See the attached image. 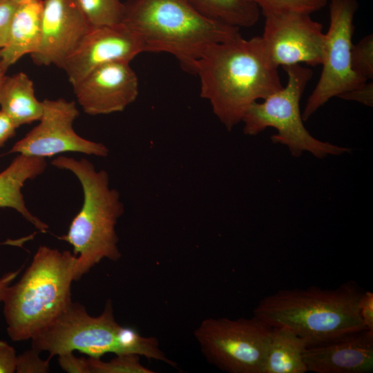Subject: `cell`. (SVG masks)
Here are the masks:
<instances>
[{"label": "cell", "instance_id": "cell-1", "mask_svg": "<svg viewBox=\"0 0 373 373\" xmlns=\"http://www.w3.org/2000/svg\"><path fill=\"white\" fill-rule=\"evenodd\" d=\"M200 82V96L228 131L241 122L248 107L279 90L276 67L261 36L245 39L240 34L209 46L194 65Z\"/></svg>", "mask_w": 373, "mask_h": 373}, {"label": "cell", "instance_id": "cell-2", "mask_svg": "<svg viewBox=\"0 0 373 373\" xmlns=\"http://www.w3.org/2000/svg\"><path fill=\"white\" fill-rule=\"evenodd\" d=\"M122 23L137 35L144 52L169 53L193 74L209 46L240 35V28L207 17L189 0H130Z\"/></svg>", "mask_w": 373, "mask_h": 373}, {"label": "cell", "instance_id": "cell-3", "mask_svg": "<svg viewBox=\"0 0 373 373\" xmlns=\"http://www.w3.org/2000/svg\"><path fill=\"white\" fill-rule=\"evenodd\" d=\"M363 291L354 282L334 289H285L261 299L254 316L271 327L287 328L307 346L367 329L358 303Z\"/></svg>", "mask_w": 373, "mask_h": 373}, {"label": "cell", "instance_id": "cell-4", "mask_svg": "<svg viewBox=\"0 0 373 373\" xmlns=\"http://www.w3.org/2000/svg\"><path fill=\"white\" fill-rule=\"evenodd\" d=\"M77 256L41 246L20 280L3 300L7 332L13 341L31 339L72 302Z\"/></svg>", "mask_w": 373, "mask_h": 373}, {"label": "cell", "instance_id": "cell-5", "mask_svg": "<svg viewBox=\"0 0 373 373\" xmlns=\"http://www.w3.org/2000/svg\"><path fill=\"white\" fill-rule=\"evenodd\" d=\"M51 163L71 171L83 189L82 209L71 222L67 234L59 237L73 247V254L77 256L75 280H78L102 260L117 261L120 258L115 226L124 213V204L119 192L110 188L106 171H97L88 160L59 156Z\"/></svg>", "mask_w": 373, "mask_h": 373}, {"label": "cell", "instance_id": "cell-6", "mask_svg": "<svg viewBox=\"0 0 373 373\" xmlns=\"http://www.w3.org/2000/svg\"><path fill=\"white\" fill-rule=\"evenodd\" d=\"M283 68L287 76V84L262 102H254L248 107L241 121L244 133L256 135L269 127L274 128L277 133L271 136L272 142L287 146L294 157L303 152L319 159L350 153V148L316 139L304 126L300 103L313 71L301 64Z\"/></svg>", "mask_w": 373, "mask_h": 373}, {"label": "cell", "instance_id": "cell-7", "mask_svg": "<svg viewBox=\"0 0 373 373\" xmlns=\"http://www.w3.org/2000/svg\"><path fill=\"white\" fill-rule=\"evenodd\" d=\"M122 327L115 319L111 300L98 316H90L82 305L71 302L51 324L31 338L32 348L48 352L49 358L74 350L94 358L108 353L124 354Z\"/></svg>", "mask_w": 373, "mask_h": 373}, {"label": "cell", "instance_id": "cell-8", "mask_svg": "<svg viewBox=\"0 0 373 373\" xmlns=\"http://www.w3.org/2000/svg\"><path fill=\"white\" fill-rule=\"evenodd\" d=\"M272 327L256 318H207L194 332L210 363L229 373H262Z\"/></svg>", "mask_w": 373, "mask_h": 373}, {"label": "cell", "instance_id": "cell-9", "mask_svg": "<svg viewBox=\"0 0 373 373\" xmlns=\"http://www.w3.org/2000/svg\"><path fill=\"white\" fill-rule=\"evenodd\" d=\"M329 24L325 33L322 71L309 96L302 117L307 121L330 99L363 84L351 66L354 16L358 0H329Z\"/></svg>", "mask_w": 373, "mask_h": 373}, {"label": "cell", "instance_id": "cell-10", "mask_svg": "<svg viewBox=\"0 0 373 373\" xmlns=\"http://www.w3.org/2000/svg\"><path fill=\"white\" fill-rule=\"evenodd\" d=\"M39 123L17 142L9 153L51 157L65 152H77L105 157L108 149L100 142L83 138L73 129L79 111L73 101L59 98L44 99Z\"/></svg>", "mask_w": 373, "mask_h": 373}, {"label": "cell", "instance_id": "cell-11", "mask_svg": "<svg viewBox=\"0 0 373 373\" xmlns=\"http://www.w3.org/2000/svg\"><path fill=\"white\" fill-rule=\"evenodd\" d=\"M264 17L261 38L270 60L276 67L302 63L310 66L322 64L323 26L310 14L289 11Z\"/></svg>", "mask_w": 373, "mask_h": 373}, {"label": "cell", "instance_id": "cell-12", "mask_svg": "<svg viewBox=\"0 0 373 373\" xmlns=\"http://www.w3.org/2000/svg\"><path fill=\"white\" fill-rule=\"evenodd\" d=\"M143 52L139 37L123 23L91 26L61 68L73 86L102 65L115 61L130 62Z\"/></svg>", "mask_w": 373, "mask_h": 373}, {"label": "cell", "instance_id": "cell-13", "mask_svg": "<svg viewBox=\"0 0 373 373\" xmlns=\"http://www.w3.org/2000/svg\"><path fill=\"white\" fill-rule=\"evenodd\" d=\"M73 88L83 111L91 115L122 111L136 99L139 93L137 75L127 61L102 65Z\"/></svg>", "mask_w": 373, "mask_h": 373}, {"label": "cell", "instance_id": "cell-14", "mask_svg": "<svg viewBox=\"0 0 373 373\" xmlns=\"http://www.w3.org/2000/svg\"><path fill=\"white\" fill-rule=\"evenodd\" d=\"M90 27L76 0H43L41 41L31 55L34 62L61 68Z\"/></svg>", "mask_w": 373, "mask_h": 373}, {"label": "cell", "instance_id": "cell-15", "mask_svg": "<svg viewBox=\"0 0 373 373\" xmlns=\"http://www.w3.org/2000/svg\"><path fill=\"white\" fill-rule=\"evenodd\" d=\"M303 360L307 372L370 373L373 370V331L364 329L307 346Z\"/></svg>", "mask_w": 373, "mask_h": 373}, {"label": "cell", "instance_id": "cell-16", "mask_svg": "<svg viewBox=\"0 0 373 373\" xmlns=\"http://www.w3.org/2000/svg\"><path fill=\"white\" fill-rule=\"evenodd\" d=\"M43 0L19 3L13 15L6 46L0 50V63L7 69L23 56L33 55L39 46Z\"/></svg>", "mask_w": 373, "mask_h": 373}, {"label": "cell", "instance_id": "cell-17", "mask_svg": "<svg viewBox=\"0 0 373 373\" xmlns=\"http://www.w3.org/2000/svg\"><path fill=\"white\" fill-rule=\"evenodd\" d=\"M47 166L44 157L19 154L0 173V208H12L37 229L45 232L48 225L33 216L25 204L21 189L28 180L41 174Z\"/></svg>", "mask_w": 373, "mask_h": 373}, {"label": "cell", "instance_id": "cell-18", "mask_svg": "<svg viewBox=\"0 0 373 373\" xmlns=\"http://www.w3.org/2000/svg\"><path fill=\"white\" fill-rule=\"evenodd\" d=\"M0 106L17 128L39 121L43 102L35 95L32 81L24 73L6 76L0 89Z\"/></svg>", "mask_w": 373, "mask_h": 373}, {"label": "cell", "instance_id": "cell-19", "mask_svg": "<svg viewBox=\"0 0 373 373\" xmlns=\"http://www.w3.org/2000/svg\"><path fill=\"white\" fill-rule=\"evenodd\" d=\"M307 345L293 331L272 327L262 373H305L303 353Z\"/></svg>", "mask_w": 373, "mask_h": 373}, {"label": "cell", "instance_id": "cell-20", "mask_svg": "<svg viewBox=\"0 0 373 373\" xmlns=\"http://www.w3.org/2000/svg\"><path fill=\"white\" fill-rule=\"evenodd\" d=\"M207 17L238 28L254 26L260 10L253 0H189Z\"/></svg>", "mask_w": 373, "mask_h": 373}, {"label": "cell", "instance_id": "cell-21", "mask_svg": "<svg viewBox=\"0 0 373 373\" xmlns=\"http://www.w3.org/2000/svg\"><path fill=\"white\" fill-rule=\"evenodd\" d=\"M91 26L117 25L122 23L124 3L120 0H76Z\"/></svg>", "mask_w": 373, "mask_h": 373}, {"label": "cell", "instance_id": "cell-22", "mask_svg": "<svg viewBox=\"0 0 373 373\" xmlns=\"http://www.w3.org/2000/svg\"><path fill=\"white\" fill-rule=\"evenodd\" d=\"M136 354H119L108 362L100 358H88L90 373H153L144 367Z\"/></svg>", "mask_w": 373, "mask_h": 373}, {"label": "cell", "instance_id": "cell-23", "mask_svg": "<svg viewBox=\"0 0 373 373\" xmlns=\"http://www.w3.org/2000/svg\"><path fill=\"white\" fill-rule=\"evenodd\" d=\"M351 66L355 75L363 82L373 79V35H367L352 45Z\"/></svg>", "mask_w": 373, "mask_h": 373}, {"label": "cell", "instance_id": "cell-24", "mask_svg": "<svg viewBox=\"0 0 373 373\" xmlns=\"http://www.w3.org/2000/svg\"><path fill=\"white\" fill-rule=\"evenodd\" d=\"M264 16L284 12L308 14L322 9L329 0H253Z\"/></svg>", "mask_w": 373, "mask_h": 373}, {"label": "cell", "instance_id": "cell-25", "mask_svg": "<svg viewBox=\"0 0 373 373\" xmlns=\"http://www.w3.org/2000/svg\"><path fill=\"white\" fill-rule=\"evenodd\" d=\"M39 352L28 350L17 357L16 372L19 373H46L49 372V361L43 360Z\"/></svg>", "mask_w": 373, "mask_h": 373}, {"label": "cell", "instance_id": "cell-26", "mask_svg": "<svg viewBox=\"0 0 373 373\" xmlns=\"http://www.w3.org/2000/svg\"><path fill=\"white\" fill-rule=\"evenodd\" d=\"M18 5L0 1V50L7 43L11 21Z\"/></svg>", "mask_w": 373, "mask_h": 373}, {"label": "cell", "instance_id": "cell-27", "mask_svg": "<svg viewBox=\"0 0 373 373\" xmlns=\"http://www.w3.org/2000/svg\"><path fill=\"white\" fill-rule=\"evenodd\" d=\"M60 367L70 373H90L88 359L75 356L73 352L58 355Z\"/></svg>", "mask_w": 373, "mask_h": 373}, {"label": "cell", "instance_id": "cell-28", "mask_svg": "<svg viewBox=\"0 0 373 373\" xmlns=\"http://www.w3.org/2000/svg\"><path fill=\"white\" fill-rule=\"evenodd\" d=\"M338 97L346 100L355 101L367 106L373 105V83L372 81L365 82L347 92L341 95Z\"/></svg>", "mask_w": 373, "mask_h": 373}, {"label": "cell", "instance_id": "cell-29", "mask_svg": "<svg viewBox=\"0 0 373 373\" xmlns=\"http://www.w3.org/2000/svg\"><path fill=\"white\" fill-rule=\"evenodd\" d=\"M358 309L361 318L367 329L373 331V293L365 291L362 293Z\"/></svg>", "mask_w": 373, "mask_h": 373}, {"label": "cell", "instance_id": "cell-30", "mask_svg": "<svg viewBox=\"0 0 373 373\" xmlns=\"http://www.w3.org/2000/svg\"><path fill=\"white\" fill-rule=\"evenodd\" d=\"M17 357L15 349L6 342L0 341V373L15 372Z\"/></svg>", "mask_w": 373, "mask_h": 373}, {"label": "cell", "instance_id": "cell-31", "mask_svg": "<svg viewBox=\"0 0 373 373\" xmlns=\"http://www.w3.org/2000/svg\"><path fill=\"white\" fill-rule=\"evenodd\" d=\"M16 128L12 119L0 110V147L15 135Z\"/></svg>", "mask_w": 373, "mask_h": 373}, {"label": "cell", "instance_id": "cell-32", "mask_svg": "<svg viewBox=\"0 0 373 373\" xmlns=\"http://www.w3.org/2000/svg\"><path fill=\"white\" fill-rule=\"evenodd\" d=\"M21 269L17 271H10L4 274L0 278V303L3 302L8 288L11 285L12 282L16 278Z\"/></svg>", "mask_w": 373, "mask_h": 373}, {"label": "cell", "instance_id": "cell-33", "mask_svg": "<svg viewBox=\"0 0 373 373\" xmlns=\"http://www.w3.org/2000/svg\"><path fill=\"white\" fill-rule=\"evenodd\" d=\"M7 68L4 67L1 63H0V89L1 87V85L3 84V82L6 77V73L7 71Z\"/></svg>", "mask_w": 373, "mask_h": 373}, {"label": "cell", "instance_id": "cell-34", "mask_svg": "<svg viewBox=\"0 0 373 373\" xmlns=\"http://www.w3.org/2000/svg\"><path fill=\"white\" fill-rule=\"evenodd\" d=\"M0 1H3L11 2V3H15L19 4V3L26 2V1H35V0H0Z\"/></svg>", "mask_w": 373, "mask_h": 373}]
</instances>
